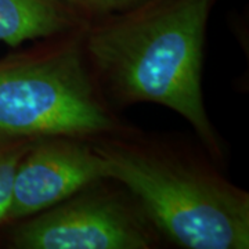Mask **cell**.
I'll use <instances>...</instances> for the list:
<instances>
[{
    "label": "cell",
    "instance_id": "obj_1",
    "mask_svg": "<svg viewBox=\"0 0 249 249\" xmlns=\"http://www.w3.org/2000/svg\"><path fill=\"white\" fill-rule=\"evenodd\" d=\"M214 0H145L91 21L82 47L119 104L152 103L181 115L214 158L223 144L202 96L205 32Z\"/></svg>",
    "mask_w": 249,
    "mask_h": 249
},
{
    "label": "cell",
    "instance_id": "obj_2",
    "mask_svg": "<svg viewBox=\"0 0 249 249\" xmlns=\"http://www.w3.org/2000/svg\"><path fill=\"white\" fill-rule=\"evenodd\" d=\"M107 180L126 187L145 219L187 249H247L249 196L211 170L133 144L94 145Z\"/></svg>",
    "mask_w": 249,
    "mask_h": 249
},
{
    "label": "cell",
    "instance_id": "obj_3",
    "mask_svg": "<svg viewBox=\"0 0 249 249\" xmlns=\"http://www.w3.org/2000/svg\"><path fill=\"white\" fill-rule=\"evenodd\" d=\"M118 127L89 71L82 36L0 60L1 132L85 139Z\"/></svg>",
    "mask_w": 249,
    "mask_h": 249
},
{
    "label": "cell",
    "instance_id": "obj_4",
    "mask_svg": "<svg viewBox=\"0 0 249 249\" xmlns=\"http://www.w3.org/2000/svg\"><path fill=\"white\" fill-rule=\"evenodd\" d=\"M86 187L19 223L11 234L18 249H148L151 224L139 205Z\"/></svg>",
    "mask_w": 249,
    "mask_h": 249
},
{
    "label": "cell",
    "instance_id": "obj_5",
    "mask_svg": "<svg viewBox=\"0 0 249 249\" xmlns=\"http://www.w3.org/2000/svg\"><path fill=\"white\" fill-rule=\"evenodd\" d=\"M103 180L106 162L94 145L70 136L39 137L18 163L7 223L40 213Z\"/></svg>",
    "mask_w": 249,
    "mask_h": 249
},
{
    "label": "cell",
    "instance_id": "obj_6",
    "mask_svg": "<svg viewBox=\"0 0 249 249\" xmlns=\"http://www.w3.org/2000/svg\"><path fill=\"white\" fill-rule=\"evenodd\" d=\"M79 21L62 0H0V42L11 47L65 34Z\"/></svg>",
    "mask_w": 249,
    "mask_h": 249
},
{
    "label": "cell",
    "instance_id": "obj_7",
    "mask_svg": "<svg viewBox=\"0 0 249 249\" xmlns=\"http://www.w3.org/2000/svg\"><path fill=\"white\" fill-rule=\"evenodd\" d=\"M36 139L0 130V224L7 223L13 183L18 163Z\"/></svg>",
    "mask_w": 249,
    "mask_h": 249
},
{
    "label": "cell",
    "instance_id": "obj_8",
    "mask_svg": "<svg viewBox=\"0 0 249 249\" xmlns=\"http://www.w3.org/2000/svg\"><path fill=\"white\" fill-rule=\"evenodd\" d=\"M70 9L86 21L108 17L136 7L145 0H62Z\"/></svg>",
    "mask_w": 249,
    "mask_h": 249
}]
</instances>
